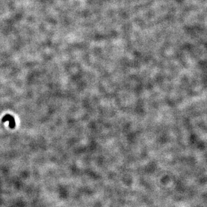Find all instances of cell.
Returning a JSON list of instances; mask_svg holds the SVG:
<instances>
[{"instance_id": "1", "label": "cell", "mask_w": 207, "mask_h": 207, "mask_svg": "<svg viewBox=\"0 0 207 207\" xmlns=\"http://www.w3.org/2000/svg\"><path fill=\"white\" fill-rule=\"evenodd\" d=\"M2 122H9V127L11 128H14L16 125V123H15V120H14V117L10 115H5L2 119Z\"/></svg>"}]
</instances>
